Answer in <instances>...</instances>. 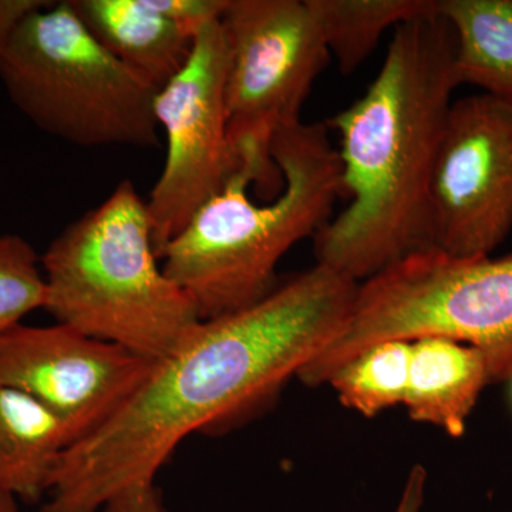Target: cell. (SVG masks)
<instances>
[{"mask_svg":"<svg viewBox=\"0 0 512 512\" xmlns=\"http://www.w3.org/2000/svg\"><path fill=\"white\" fill-rule=\"evenodd\" d=\"M427 471L417 464L407 474L406 483L403 485L399 501L393 512H423L424 500H426Z\"/></svg>","mask_w":512,"mask_h":512,"instance_id":"obj_19","label":"cell"},{"mask_svg":"<svg viewBox=\"0 0 512 512\" xmlns=\"http://www.w3.org/2000/svg\"><path fill=\"white\" fill-rule=\"evenodd\" d=\"M412 342L406 407L410 419L458 439L484 387L491 383L481 350L457 340L426 336Z\"/></svg>","mask_w":512,"mask_h":512,"instance_id":"obj_12","label":"cell"},{"mask_svg":"<svg viewBox=\"0 0 512 512\" xmlns=\"http://www.w3.org/2000/svg\"><path fill=\"white\" fill-rule=\"evenodd\" d=\"M433 248L490 256L512 231V107L487 93L454 100L430 190Z\"/></svg>","mask_w":512,"mask_h":512,"instance_id":"obj_9","label":"cell"},{"mask_svg":"<svg viewBox=\"0 0 512 512\" xmlns=\"http://www.w3.org/2000/svg\"><path fill=\"white\" fill-rule=\"evenodd\" d=\"M53 0H0V57L20 25L37 10L46 8Z\"/></svg>","mask_w":512,"mask_h":512,"instance_id":"obj_18","label":"cell"},{"mask_svg":"<svg viewBox=\"0 0 512 512\" xmlns=\"http://www.w3.org/2000/svg\"><path fill=\"white\" fill-rule=\"evenodd\" d=\"M154 365L62 323H22L0 333V384L49 410L74 443L116 413Z\"/></svg>","mask_w":512,"mask_h":512,"instance_id":"obj_10","label":"cell"},{"mask_svg":"<svg viewBox=\"0 0 512 512\" xmlns=\"http://www.w3.org/2000/svg\"><path fill=\"white\" fill-rule=\"evenodd\" d=\"M0 512H23L16 495L0 488Z\"/></svg>","mask_w":512,"mask_h":512,"instance_id":"obj_20","label":"cell"},{"mask_svg":"<svg viewBox=\"0 0 512 512\" xmlns=\"http://www.w3.org/2000/svg\"><path fill=\"white\" fill-rule=\"evenodd\" d=\"M220 23L229 141L238 161L279 181L272 137L302 121L303 104L332 57L306 0H228Z\"/></svg>","mask_w":512,"mask_h":512,"instance_id":"obj_7","label":"cell"},{"mask_svg":"<svg viewBox=\"0 0 512 512\" xmlns=\"http://www.w3.org/2000/svg\"><path fill=\"white\" fill-rule=\"evenodd\" d=\"M330 57L349 76L369 59L387 29L430 12L436 0H306Z\"/></svg>","mask_w":512,"mask_h":512,"instance_id":"obj_15","label":"cell"},{"mask_svg":"<svg viewBox=\"0 0 512 512\" xmlns=\"http://www.w3.org/2000/svg\"><path fill=\"white\" fill-rule=\"evenodd\" d=\"M69 2L94 39L157 90L190 59L195 36L151 8L148 0Z\"/></svg>","mask_w":512,"mask_h":512,"instance_id":"obj_11","label":"cell"},{"mask_svg":"<svg viewBox=\"0 0 512 512\" xmlns=\"http://www.w3.org/2000/svg\"><path fill=\"white\" fill-rule=\"evenodd\" d=\"M357 289L316 264L248 308L202 320L116 413L64 450L39 512H168L157 476L175 448L271 403L339 335Z\"/></svg>","mask_w":512,"mask_h":512,"instance_id":"obj_1","label":"cell"},{"mask_svg":"<svg viewBox=\"0 0 512 512\" xmlns=\"http://www.w3.org/2000/svg\"><path fill=\"white\" fill-rule=\"evenodd\" d=\"M227 69L224 33L214 20L195 36L184 69L158 90L154 113L167 138V156L147 205L160 259L168 242L238 170L228 134Z\"/></svg>","mask_w":512,"mask_h":512,"instance_id":"obj_8","label":"cell"},{"mask_svg":"<svg viewBox=\"0 0 512 512\" xmlns=\"http://www.w3.org/2000/svg\"><path fill=\"white\" fill-rule=\"evenodd\" d=\"M456 36L460 84L512 107V0H437Z\"/></svg>","mask_w":512,"mask_h":512,"instance_id":"obj_14","label":"cell"},{"mask_svg":"<svg viewBox=\"0 0 512 512\" xmlns=\"http://www.w3.org/2000/svg\"><path fill=\"white\" fill-rule=\"evenodd\" d=\"M458 86L456 36L436 0L393 29L375 82L326 121L349 204L313 237L318 264L362 284L433 248L431 180Z\"/></svg>","mask_w":512,"mask_h":512,"instance_id":"obj_2","label":"cell"},{"mask_svg":"<svg viewBox=\"0 0 512 512\" xmlns=\"http://www.w3.org/2000/svg\"><path fill=\"white\" fill-rule=\"evenodd\" d=\"M45 302V275L35 248L18 234L0 235V333L22 325Z\"/></svg>","mask_w":512,"mask_h":512,"instance_id":"obj_17","label":"cell"},{"mask_svg":"<svg viewBox=\"0 0 512 512\" xmlns=\"http://www.w3.org/2000/svg\"><path fill=\"white\" fill-rule=\"evenodd\" d=\"M0 80L23 116L66 143L158 146V90L94 39L69 0L20 25L0 57Z\"/></svg>","mask_w":512,"mask_h":512,"instance_id":"obj_6","label":"cell"},{"mask_svg":"<svg viewBox=\"0 0 512 512\" xmlns=\"http://www.w3.org/2000/svg\"><path fill=\"white\" fill-rule=\"evenodd\" d=\"M511 380V394H512V376L510 377Z\"/></svg>","mask_w":512,"mask_h":512,"instance_id":"obj_21","label":"cell"},{"mask_svg":"<svg viewBox=\"0 0 512 512\" xmlns=\"http://www.w3.org/2000/svg\"><path fill=\"white\" fill-rule=\"evenodd\" d=\"M158 259L147 201L123 180L40 258L43 309L56 323L161 362L194 338L202 319Z\"/></svg>","mask_w":512,"mask_h":512,"instance_id":"obj_4","label":"cell"},{"mask_svg":"<svg viewBox=\"0 0 512 512\" xmlns=\"http://www.w3.org/2000/svg\"><path fill=\"white\" fill-rule=\"evenodd\" d=\"M326 123L279 128L271 158L284 178L272 200L256 204L258 168L239 161L218 194L195 212L161 255L168 278L197 305L202 320L241 311L276 288L279 261L302 239L315 237L343 195L338 150Z\"/></svg>","mask_w":512,"mask_h":512,"instance_id":"obj_3","label":"cell"},{"mask_svg":"<svg viewBox=\"0 0 512 512\" xmlns=\"http://www.w3.org/2000/svg\"><path fill=\"white\" fill-rule=\"evenodd\" d=\"M426 336L483 352L491 383L512 376V254L460 259L427 249L359 284L346 325L298 379L328 383L348 360L383 340Z\"/></svg>","mask_w":512,"mask_h":512,"instance_id":"obj_5","label":"cell"},{"mask_svg":"<svg viewBox=\"0 0 512 512\" xmlns=\"http://www.w3.org/2000/svg\"><path fill=\"white\" fill-rule=\"evenodd\" d=\"M410 340H383L339 367L328 383L339 402L372 419L404 403L409 386Z\"/></svg>","mask_w":512,"mask_h":512,"instance_id":"obj_16","label":"cell"},{"mask_svg":"<svg viewBox=\"0 0 512 512\" xmlns=\"http://www.w3.org/2000/svg\"><path fill=\"white\" fill-rule=\"evenodd\" d=\"M72 431L26 394L0 384V488L25 503L45 498Z\"/></svg>","mask_w":512,"mask_h":512,"instance_id":"obj_13","label":"cell"}]
</instances>
